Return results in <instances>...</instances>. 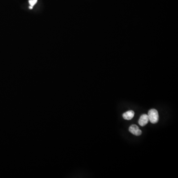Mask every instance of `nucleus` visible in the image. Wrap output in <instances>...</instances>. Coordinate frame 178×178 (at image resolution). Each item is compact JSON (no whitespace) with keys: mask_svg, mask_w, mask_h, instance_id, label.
Wrapping results in <instances>:
<instances>
[{"mask_svg":"<svg viewBox=\"0 0 178 178\" xmlns=\"http://www.w3.org/2000/svg\"><path fill=\"white\" fill-rule=\"evenodd\" d=\"M148 116H149V121L152 124H156L159 121V115L158 111L156 109H150L148 112Z\"/></svg>","mask_w":178,"mask_h":178,"instance_id":"nucleus-1","label":"nucleus"},{"mask_svg":"<svg viewBox=\"0 0 178 178\" xmlns=\"http://www.w3.org/2000/svg\"><path fill=\"white\" fill-rule=\"evenodd\" d=\"M33 7H32V6H31V5H30V7H29V9H33Z\"/></svg>","mask_w":178,"mask_h":178,"instance_id":"nucleus-6","label":"nucleus"},{"mask_svg":"<svg viewBox=\"0 0 178 178\" xmlns=\"http://www.w3.org/2000/svg\"><path fill=\"white\" fill-rule=\"evenodd\" d=\"M135 112L133 110H129L123 114V118L127 120H130L134 116Z\"/></svg>","mask_w":178,"mask_h":178,"instance_id":"nucleus-4","label":"nucleus"},{"mask_svg":"<svg viewBox=\"0 0 178 178\" xmlns=\"http://www.w3.org/2000/svg\"><path fill=\"white\" fill-rule=\"evenodd\" d=\"M149 116L148 115L144 114L140 116L139 120L138 123L141 126L144 127L149 122Z\"/></svg>","mask_w":178,"mask_h":178,"instance_id":"nucleus-3","label":"nucleus"},{"mask_svg":"<svg viewBox=\"0 0 178 178\" xmlns=\"http://www.w3.org/2000/svg\"><path fill=\"white\" fill-rule=\"evenodd\" d=\"M38 0H29L30 5L33 7L34 5L37 3Z\"/></svg>","mask_w":178,"mask_h":178,"instance_id":"nucleus-5","label":"nucleus"},{"mask_svg":"<svg viewBox=\"0 0 178 178\" xmlns=\"http://www.w3.org/2000/svg\"><path fill=\"white\" fill-rule=\"evenodd\" d=\"M129 130L132 134L136 136H140L142 133V131L139 129V127L135 124L131 125L130 127H129Z\"/></svg>","mask_w":178,"mask_h":178,"instance_id":"nucleus-2","label":"nucleus"}]
</instances>
